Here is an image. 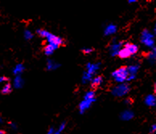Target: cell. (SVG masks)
Instances as JSON below:
<instances>
[{"mask_svg":"<svg viewBox=\"0 0 156 134\" xmlns=\"http://www.w3.org/2000/svg\"><path fill=\"white\" fill-rule=\"evenodd\" d=\"M112 76L114 77V79L117 82H123L125 79H128V76H130L128 71V67L126 66H123L117 69L115 72L112 73Z\"/></svg>","mask_w":156,"mask_h":134,"instance_id":"1","label":"cell"},{"mask_svg":"<svg viewBox=\"0 0 156 134\" xmlns=\"http://www.w3.org/2000/svg\"><path fill=\"white\" fill-rule=\"evenodd\" d=\"M141 41L147 47L154 48V46H155V40H154L153 35L150 33H149L147 30H144L142 34Z\"/></svg>","mask_w":156,"mask_h":134,"instance_id":"2","label":"cell"},{"mask_svg":"<svg viewBox=\"0 0 156 134\" xmlns=\"http://www.w3.org/2000/svg\"><path fill=\"white\" fill-rule=\"evenodd\" d=\"M130 90V87L128 84H123L113 89V94L116 96H123L126 93H128Z\"/></svg>","mask_w":156,"mask_h":134,"instance_id":"3","label":"cell"},{"mask_svg":"<svg viewBox=\"0 0 156 134\" xmlns=\"http://www.w3.org/2000/svg\"><path fill=\"white\" fill-rule=\"evenodd\" d=\"M48 40L49 44H51V45L54 46L56 48H58L59 47H61V46L63 45V40L61 39L60 37L58 36H56L54 35H52V34L50 33L48 36Z\"/></svg>","mask_w":156,"mask_h":134,"instance_id":"4","label":"cell"},{"mask_svg":"<svg viewBox=\"0 0 156 134\" xmlns=\"http://www.w3.org/2000/svg\"><path fill=\"white\" fill-rule=\"evenodd\" d=\"M145 103L150 107H154L156 105V96L155 95H149L146 97Z\"/></svg>","mask_w":156,"mask_h":134,"instance_id":"5","label":"cell"},{"mask_svg":"<svg viewBox=\"0 0 156 134\" xmlns=\"http://www.w3.org/2000/svg\"><path fill=\"white\" fill-rule=\"evenodd\" d=\"M118 57L121 59H125V58H128L130 57L131 54H130V52L129 51L128 49L126 48H123L120 50V52H118Z\"/></svg>","mask_w":156,"mask_h":134,"instance_id":"6","label":"cell"},{"mask_svg":"<svg viewBox=\"0 0 156 134\" xmlns=\"http://www.w3.org/2000/svg\"><path fill=\"white\" fill-rule=\"evenodd\" d=\"M124 48H126L128 49L129 51H130V54H131V55H134V54H135L136 52H138V46H136L135 44H134V43H125V46H124Z\"/></svg>","mask_w":156,"mask_h":134,"instance_id":"7","label":"cell"},{"mask_svg":"<svg viewBox=\"0 0 156 134\" xmlns=\"http://www.w3.org/2000/svg\"><path fill=\"white\" fill-rule=\"evenodd\" d=\"M102 82V76H98V77H96L93 80L92 84H91V88L93 89H97L100 86V84Z\"/></svg>","mask_w":156,"mask_h":134,"instance_id":"8","label":"cell"},{"mask_svg":"<svg viewBox=\"0 0 156 134\" xmlns=\"http://www.w3.org/2000/svg\"><path fill=\"white\" fill-rule=\"evenodd\" d=\"M147 59L150 60V62H151V63H155V62L156 61V48H154L153 50L147 54Z\"/></svg>","mask_w":156,"mask_h":134,"instance_id":"9","label":"cell"},{"mask_svg":"<svg viewBox=\"0 0 156 134\" xmlns=\"http://www.w3.org/2000/svg\"><path fill=\"white\" fill-rule=\"evenodd\" d=\"M92 101L93 100H85L84 101H82V102L80 103V111L83 112L85 109L88 108L89 105L92 103Z\"/></svg>","mask_w":156,"mask_h":134,"instance_id":"10","label":"cell"},{"mask_svg":"<svg viewBox=\"0 0 156 134\" xmlns=\"http://www.w3.org/2000/svg\"><path fill=\"white\" fill-rule=\"evenodd\" d=\"M11 91H12V89H11V84L8 82V83H6V84L3 86V89H2L1 92H2V94L6 95V94H9V93H11Z\"/></svg>","mask_w":156,"mask_h":134,"instance_id":"11","label":"cell"},{"mask_svg":"<svg viewBox=\"0 0 156 134\" xmlns=\"http://www.w3.org/2000/svg\"><path fill=\"white\" fill-rule=\"evenodd\" d=\"M56 49V48L54 46L51 45V44H48L47 46H45V48H43V51L45 52L46 55H51L52 54V52H54V50Z\"/></svg>","mask_w":156,"mask_h":134,"instance_id":"12","label":"cell"},{"mask_svg":"<svg viewBox=\"0 0 156 134\" xmlns=\"http://www.w3.org/2000/svg\"><path fill=\"white\" fill-rule=\"evenodd\" d=\"M116 26L114 25H110L108 26L106 29H105V35H111V34L114 33L116 31Z\"/></svg>","mask_w":156,"mask_h":134,"instance_id":"13","label":"cell"},{"mask_svg":"<svg viewBox=\"0 0 156 134\" xmlns=\"http://www.w3.org/2000/svg\"><path fill=\"white\" fill-rule=\"evenodd\" d=\"M132 117H133V113L130 112V111H125L122 114V118L123 120H125V121L131 119Z\"/></svg>","mask_w":156,"mask_h":134,"instance_id":"14","label":"cell"},{"mask_svg":"<svg viewBox=\"0 0 156 134\" xmlns=\"http://www.w3.org/2000/svg\"><path fill=\"white\" fill-rule=\"evenodd\" d=\"M138 69V66H130V67H128V71H129V73L130 74V75H135L136 72H137V71Z\"/></svg>","mask_w":156,"mask_h":134,"instance_id":"15","label":"cell"},{"mask_svg":"<svg viewBox=\"0 0 156 134\" xmlns=\"http://www.w3.org/2000/svg\"><path fill=\"white\" fill-rule=\"evenodd\" d=\"M37 33H38V35H39L40 36L46 37V38H48V36L50 35L48 31H47V30H37Z\"/></svg>","mask_w":156,"mask_h":134,"instance_id":"16","label":"cell"},{"mask_svg":"<svg viewBox=\"0 0 156 134\" xmlns=\"http://www.w3.org/2000/svg\"><path fill=\"white\" fill-rule=\"evenodd\" d=\"M94 51V49L93 48H84L81 49V52H82L84 55H87V54H89V53H91L92 52Z\"/></svg>","mask_w":156,"mask_h":134,"instance_id":"17","label":"cell"},{"mask_svg":"<svg viewBox=\"0 0 156 134\" xmlns=\"http://www.w3.org/2000/svg\"><path fill=\"white\" fill-rule=\"evenodd\" d=\"M93 96H94V92L93 91H90V92L86 94L85 100H93Z\"/></svg>","mask_w":156,"mask_h":134,"instance_id":"18","label":"cell"},{"mask_svg":"<svg viewBox=\"0 0 156 134\" xmlns=\"http://www.w3.org/2000/svg\"><path fill=\"white\" fill-rule=\"evenodd\" d=\"M24 35H25V37H26V39H27V40L31 39V38L33 37V35H32V34H31V32L29 31V30H26V31H25Z\"/></svg>","mask_w":156,"mask_h":134,"instance_id":"19","label":"cell"},{"mask_svg":"<svg viewBox=\"0 0 156 134\" xmlns=\"http://www.w3.org/2000/svg\"><path fill=\"white\" fill-rule=\"evenodd\" d=\"M23 71V67H22V65H18L17 67H16V69L15 70V73L18 74L19 72H22Z\"/></svg>","mask_w":156,"mask_h":134,"instance_id":"20","label":"cell"},{"mask_svg":"<svg viewBox=\"0 0 156 134\" xmlns=\"http://www.w3.org/2000/svg\"><path fill=\"white\" fill-rule=\"evenodd\" d=\"M20 82H21V79H20V77H17L16 79V87H17V88H19V84H20Z\"/></svg>","mask_w":156,"mask_h":134,"instance_id":"21","label":"cell"},{"mask_svg":"<svg viewBox=\"0 0 156 134\" xmlns=\"http://www.w3.org/2000/svg\"><path fill=\"white\" fill-rule=\"evenodd\" d=\"M150 132H151V133L156 134V125H152V127H151V130H150Z\"/></svg>","mask_w":156,"mask_h":134,"instance_id":"22","label":"cell"},{"mask_svg":"<svg viewBox=\"0 0 156 134\" xmlns=\"http://www.w3.org/2000/svg\"><path fill=\"white\" fill-rule=\"evenodd\" d=\"M64 125H65V122H64V123L62 124V125H61V128H60V131H61V130H63V129H64Z\"/></svg>","mask_w":156,"mask_h":134,"instance_id":"23","label":"cell"},{"mask_svg":"<svg viewBox=\"0 0 156 134\" xmlns=\"http://www.w3.org/2000/svg\"><path fill=\"white\" fill-rule=\"evenodd\" d=\"M0 80H1V82H2L3 80H7V81H8L9 79H7V78H6L5 76H3V77H1V79H0Z\"/></svg>","mask_w":156,"mask_h":134,"instance_id":"24","label":"cell"},{"mask_svg":"<svg viewBox=\"0 0 156 134\" xmlns=\"http://www.w3.org/2000/svg\"><path fill=\"white\" fill-rule=\"evenodd\" d=\"M53 131H54V130H53V128H51V129H50V131L48 132V134H52Z\"/></svg>","mask_w":156,"mask_h":134,"instance_id":"25","label":"cell"},{"mask_svg":"<svg viewBox=\"0 0 156 134\" xmlns=\"http://www.w3.org/2000/svg\"><path fill=\"white\" fill-rule=\"evenodd\" d=\"M154 91H155V93L156 95V83L154 84Z\"/></svg>","mask_w":156,"mask_h":134,"instance_id":"26","label":"cell"},{"mask_svg":"<svg viewBox=\"0 0 156 134\" xmlns=\"http://www.w3.org/2000/svg\"><path fill=\"white\" fill-rule=\"evenodd\" d=\"M55 134H60V133H56Z\"/></svg>","mask_w":156,"mask_h":134,"instance_id":"27","label":"cell"},{"mask_svg":"<svg viewBox=\"0 0 156 134\" xmlns=\"http://www.w3.org/2000/svg\"><path fill=\"white\" fill-rule=\"evenodd\" d=\"M155 33H156V26H155Z\"/></svg>","mask_w":156,"mask_h":134,"instance_id":"28","label":"cell"}]
</instances>
